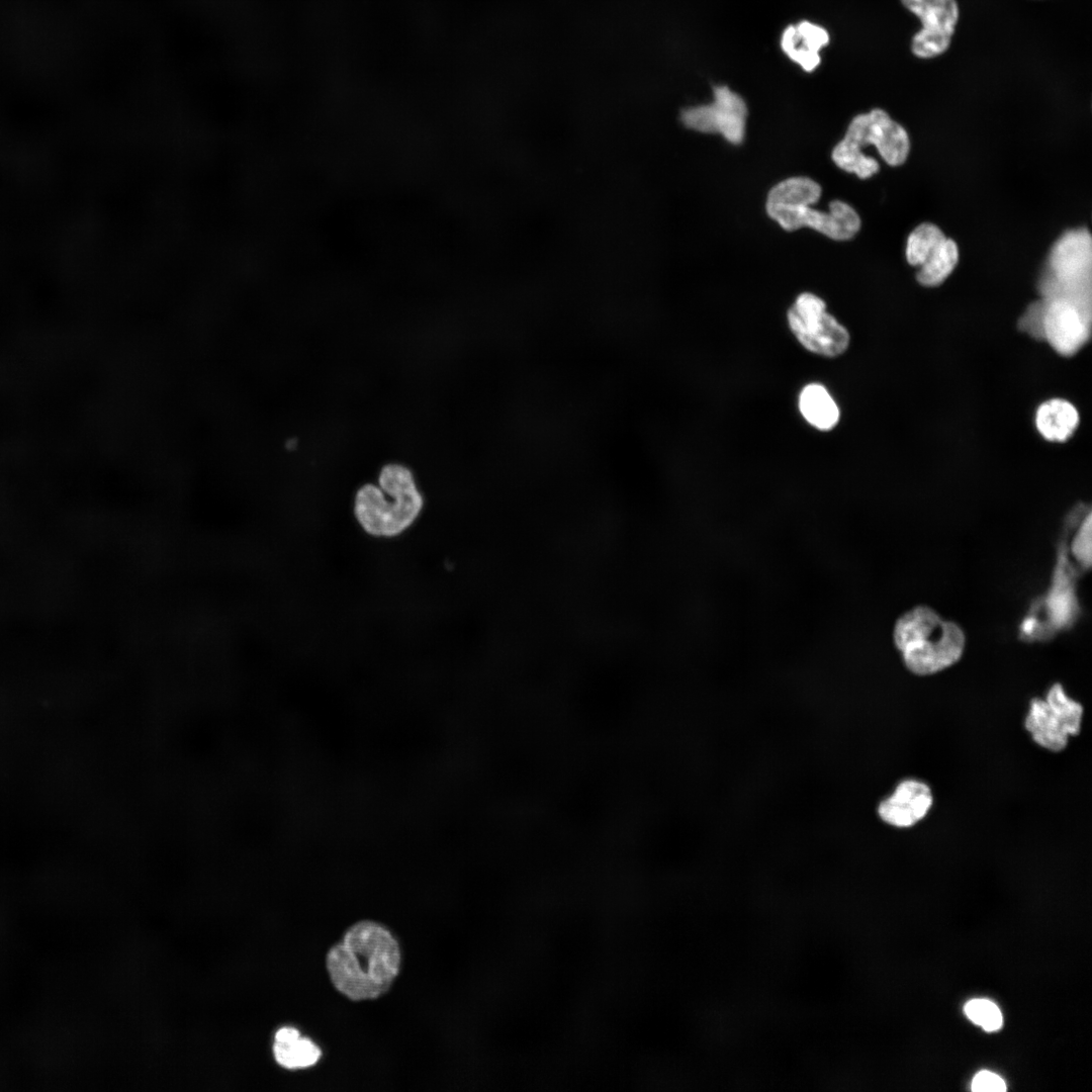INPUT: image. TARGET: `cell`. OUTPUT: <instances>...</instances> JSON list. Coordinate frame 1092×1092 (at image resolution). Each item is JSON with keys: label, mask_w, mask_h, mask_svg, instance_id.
Here are the masks:
<instances>
[{"label": "cell", "mask_w": 1092, "mask_h": 1092, "mask_svg": "<svg viewBox=\"0 0 1092 1092\" xmlns=\"http://www.w3.org/2000/svg\"><path fill=\"white\" fill-rule=\"evenodd\" d=\"M399 945L384 926L373 921L352 925L327 954V969L338 991L354 1001L375 999L398 975Z\"/></svg>", "instance_id": "6da1fadb"}, {"label": "cell", "mask_w": 1092, "mask_h": 1092, "mask_svg": "<svg viewBox=\"0 0 1092 1092\" xmlns=\"http://www.w3.org/2000/svg\"><path fill=\"white\" fill-rule=\"evenodd\" d=\"M378 485L367 483L357 490L353 514L367 535L392 539L418 521L424 509V497L411 470L400 464L383 466Z\"/></svg>", "instance_id": "7a4b0ae2"}, {"label": "cell", "mask_w": 1092, "mask_h": 1092, "mask_svg": "<svg viewBox=\"0 0 1092 1092\" xmlns=\"http://www.w3.org/2000/svg\"><path fill=\"white\" fill-rule=\"evenodd\" d=\"M821 195V187L807 177H793L774 186L766 201L767 214L783 229L795 231L812 228L837 241L851 239L860 228L856 211L845 202L834 200L828 211L810 207Z\"/></svg>", "instance_id": "3957f363"}, {"label": "cell", "mask_w": 1092, "mask_h": 1092, "mask_svg": "<svg viewBox=\"0 0 1092 1092\" xmlns=\"http://www.w3.org/2000/svg\"><path fill=\"white\" fill-rule=\"evenodd\" d=\"M894 641L907 668L926 675L940 671L961 658L965 635L956 623L944 621L933 610L920 606L898 620Z\"/></svg>", "instance_id": "277c9868"}, {"label": "cell", "mask_w": 1092, "mask_h": 1092, "mask_svg": "<svg viewBox=\"0 0 1092 1092\" xmlns=\"http://www.w3.org/2000/svg\"><path fill=\"white\" fill-rule=\"evenodd\" d=\"M874 145L886 163L898 166L905 162L910 142L905 128L889 114L875 108L856 115L847 131L832 152L834 163L842 170L864 179L879 171L878 162L861 152L867 145Z\"/></svg>", "instance_id": "5b68a950"}, {"label": "cell", "mask_w": 1092, "mask_h": 1092, "mask_svg": "<svg viewBox=\"0 0 1092 1092\" xmlns=\"http://www.w3.org/2000/svg\"><path fill=\"white\" fill-rule=\"evenodd\" d=\"M1092 241L1086 229L1064 234L1052 247L1039 280L1046 300H1065L1091 317Z\"/></svg>", "instance_id": "8992f818"}, {"label": "cell", "mask_w": 1092, "mask_h": 1092, "mask_svg": "<svg viewBox=\"0 0 1092 1092\" xmlns=\"http://www.w3.org/2000/svg\"><path fill=\"white\" fill-rule=\"evenodd\" d=\"M1082 706L1066 695L1060 684L1049 690L1045 700L1032 699L1025 719V728L1041 747L1061 751L1070 735L1081 729Z\"/></svg>", "instance_id": "52a82bcc"}, {"label": "cell", "mask_w": 1092, "mask_h": 1092, "mask_svg": "<svg viewBox=\"0 0 1092 1092\" xmlns=\"http://www.w3.org/2000/svg\"><path fill=\"white\" fill-rule=\"evenodd\" d=\"M788 322L798 341L813 353L834 357L848 346L846 329L826 312L824 301L812 293L798 296L788 311Z\"/></svg>", "instance_id": "ba28073f"}, {"label": "cell", "mask_w": 1092, "mask_h": 1092, "mask_svg": "<svg viewBox=\"0 0 1092 1092\" xmlns=\"http://www.w3.org/2000/svg\"><path fill=\"white\" fill-rule=\"evenodd\" d=\"M903 7L921 24L910 41V51L920 60L945 54L951 46L960 20L957 0H900Z\"/></svg>", "instance_id": "9c48e42d"}, {"label": "cell", "mask_w": 1092, "mask_h": 1092, "mask_svg": "<svg viewBox=\"0 0 1092 1092\" xmlns=\"http://www.w3.org/2000/svg\"><path fill=\"white\" fill-rule=\"evenodd\" d=\"M709 104L693 106L681 112L682 123L691 129L706 133H721L728 142L743 141L747 107L737 93L726 86H716Z\"/></svg>", "instance_id": "30bf717a"}, {"label": "cell", "mask_w": 1092, "mask_h": 1092, "mask_svg": "<svg viewBox=\"0 0 1092 1092\" xmlns=\"http://www.w3.org/2000/svg\"><path fill=\"white\" fill-rule=\"evenodd\" d=\"M1046 301L1044 340L1058 353L1071 356L1089 339L1091 317L1068 301Z\"/></svg>", "instance_id": "8fae6325"}, {"label": "cell", "mask_w": 1092, "mask_h": 1092, "mask_svg": "<svg viewBox=\"0 0 1092 1092\" xmlns=\"http://www.w3.org/2000/svg\"><path fill=\"white\" fill-rule=\"evenodd\" d=\"M932 801L931 790L925 783L913 779L904 780L890 796L879 803L877 813L888 825L910 827L923 819Z\"/></svg>", "instance_id": "7c38bea8"}, {"label": "cell", "mask_w": 1092, "mask_h": 1092, "mask_svg": "<svg viewBox=\"0 0 1092 1092\" xmlns=\"http://www.w3.org/2000/svg\"><path fill=\"white\" fill-rule=\"evenodd\" d=\"M828 41V32L823 27L805 20L784 30L781 47L793 62L811 72L819 65L820 51Z\"/></svg>", "instance_id": "4fadbf2b"}, {"label": "cell", "mask_w": 1092, "mask_h": 1092, "mask_svg": "<svg viewBox=\"0 0 1092 1092\" xmlns=\"http://www.w3.org/2000/svg\"><path fill=\"white\" fill-rule=\"evenodd\" d=\"M1078 423L1079 415L1075 406L1061 398L1041 403L1035 415L1036 428L1049 441H1066L1074 433Z\"/></svg>", "instance_id": "5bb4252c"}, {"label": "cell", "mask_w": 1092, "mask_h": 1092, "mask_svg": "<svg viewBox=\"0 0 1092 1092\" xmlns=\"http://www.w3.org/2000/svg\"><path fill=\"white\" fill-rule=\"evenodd\" d=\"M799 408L806 421L819 430H830L838 422L839 411L825 387L809 384L799 396Z\"/></svg>", "instance_id": "9a60e30c"}, {"label": "cell", "mask_w": 1092, "mask_h": 1092, "mask_svg": "<svg viewBox=\"0 0 1092 1092\" xmlns=\"http://www.w3.org/2000/svg\"><path fill=\"white\" fill-rule=\"evenodd\" d=\"M958 260V246L946 238L920 266L916 276L918 282L924 286L941 284L954 269Z\"/></svg>", "instance_id": "2e32d148"}, {"label": "cell", "mask_w": 1092, "mask_h": 1092, "mask_svg": "<svg viewBox=\"0 0 1092 1092\" xmlns=\"http://www.w3.org/2000/svg\"><path fill=\"white\" fill-rule=\"evenodd\" d=\"M275 1060L287 1069L307 1068L314 1065L321 1050L311 1040L297 1037L287 1042L275 1041L273 1046Z\"/></svg>", "instance_id": "e0dca14e"}, {"label": "cell", "mask_w": 1092, "mask_h": 1092, "mask_svg": "<svg viewBox=\"0 0 1092 1092\" xmlns=\"http://www.w3.org/2000/svg\"><path fill=\"white\" fill-rule=\"evenodd\" d=\"M945 239L940 229L932 223L918 225L907 240L908 263L920 267Z\"/></svg>", "instance_id": "ac0fdd59"}, {"label": "cell", "mask_w": 1092, "mask_h": 1092, "mask_svg": "<svg viewBox=\"0 0 1092 1092\" xmlns=\"http://www.w3.org/2000/svg\"><path fill=\"white\" fill-rule=\"evenodd\" d=\"M969 1019L986 1031H995L1002 1026L1003 1017L998 1006L987 999H973L965 1006Z\"/></svg>", "instance_id": "d6986e66"}, {"label": "cell", "mask_w": 1092, "mask_h": 1092, "mask_svg": "<svg viewBox=\"0 0 1092 1092\" xmlns=\"http://www.w3.org/2000/svg\"><path fill=\"white\" fill-rule=\"evenodd\" d=\"M1048 301L1041 298L1032 302L1021 315L1018 327L1034 339L1044 340V316Z\"/></svg>", "instance_id": "ffe728a7"}, {"label": "cell", "mask_w": 1092, "mask_h": 1092, "mask_svg": "<svg viewBox=\"0 0 1092 1092\" xmlns=\"http://www.w3.org/2000/svg\"><path fill=\"white\" fill-rule=\"evenodd\" d=\"M1091 516L1088 513L1086 520L1079 528L1072 545L1073 553L1082 566L1089 567L1091 564L1090 530Z\"/></svg>", "instance_id": "44dd1931"}, {"label": "cell", "mask_w": 1092, "mask_h": 1092, "mask_svg": "<svg viewBox=\"0 0 1092 1092\" xmlns=\"http://www.w3.org/2000/svg\"><path fill=\"white\" fill-rule=\"evenodd\" d=\"M972 1090L975 1092H1003L1006 1090V1084L998 1075L989 1071H981L976 1074L972 1081Z\"/></svg>", "instance_id": "7402d4cb"}, {"label": "cell", "mask_w": 1092, "mask_h": 1092, "mask_svg": "<svg viewBox=\"0 0 1092 1092\" xmlns=\"http://www.w3.org/2000/svg\"><path fill=\"white\" fill-rule=\"evenodd\" d=\"M300 1035H299V1032H298L297 1029L292 1028V1027H282L275 1034V1041H277V1042H287V1041L293 1040V1039H295V1038H297Z\"/></svg>", "instance_id": "603a6c76"}]
</instances>
